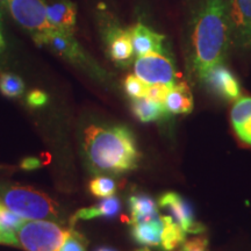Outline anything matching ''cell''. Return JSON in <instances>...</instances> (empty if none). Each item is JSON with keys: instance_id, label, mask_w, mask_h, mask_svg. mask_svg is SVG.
Here are the masks:
<instances>
[{"instance_id": "cell-11", "label": "cell", "mask_w": 251, "mask_h": 251, "mask_svg": "<svg viewBox=\"0 0 251 251\" xmlns=\"http://www.w3.org/2000/svg\"><path fill=\"white\" fill-rule=\"evenodd\" d=\"M230 17L237 43L243 48L251 47V0H233Z\"/></svg>"}, {"instance_id": "cell-26", "label": "cell", "mask_w": 251, "mask_h": 251, "mask_svg": "<svg viewBox=\"0 0 251 251\" xmlns=\"http://www.w3.org/2000/svg\"><path fill=\"white\" fill-rule=\"evenodd\" d=\"M170 89H171V86L162 85V84H157V85H149L146 97L147 98L153 100V101L164 103L165 98H166V96H168Z\"/></svg>"}, {"instance_id": "cell-17", "label": "cell", "mask_w": 251, "mask_h": 251, "mask_svg": "<svg viewBox=\"0 0 251 251\" xmlns=\"http://www.w3.org/2000/svg\"><path fill=\"white\" fill-rule=\"evenodd\" d=\"M131 112L137 120L143 124L157 122L169 114L164 103L153 101V100L143 97V98L133 99L131 101Z\"/></svg>"}, {"instance_id": "cell-29", "label": "cell", "mask_w": 251, "mask_h": 251, "mask_svg": "<svg viewBox=\"0 0 251 251\" xmlns=\"http://www.w3.org/2000/svg\"><path fill=\"white\" fill-rule=\"evenodd\" d=\"M0 244H8V246H19L17 233L7 231L0 228Z\"/></svg>"}, {"instance_id": "cell-9", "label": "cell", "mask_w": 251, "mask_h": 251, "mask_svg": "<svg viewBox=\"0 0 251 251\" xmlns=\"http://www.w3.org/2000/svg\"><path fill=\"white\" fill-rule=\"evenodd\" d=\"M213 92L229 101L237 100L241 96L240 84L233 74L224 64L216 65L202 80Z\"/></svg>"}, {"instance_id": "cell-18", "label": "cell", "mask_w": 251, "mask_h": 251, "mask_svg": "<svg viewBox=\"0 0 251 251\" xmlns=\"http://www.w3.org/2000/svg\"><path fill=\"white\" fill-rule=\"evenodd\" d=\"M131 236L137 243L143 247L161 246L163 222L162 219L149 222L131 224Z\"/></svg>"}, {"instance_id": "cell-15", "label": "cell", "mask_w": 251, "mask_h": 251, "mask_svg": "<svg viewBox=\"0 0 251 251\" xmlns=\"http://www.w3.org/2000/svg\"><path fill=\"white\" fill-rule=\"evenodd\" d=\"M164 106L169 114H188L193 109V97L190 87L184 83L171 86Z\"/></svg>"}, {"instance_id": "cell-20", "label": "cell", "mask_w": 251, "mask_h": 251, "mask_svg": "<svg viewBox=\"0 0 251 251\" xmlns=\"http://www.w3.org/2000/svg\"><path fill=\"white\" fill-rule=\"evenodd\" d=\"M163 222L161 246L165 251H174L185 242L186 231L172 219L171 215L161 216Z\"/></svg>"}, {"instance_id": "cell-27", "label": "cell", "mask_w": 251, "mask_h": 251, "mask_svg": "<svg viewBox=\"0 0 251 251\" xmlns=\"http://www.w3.org/2000/svg\"><path fill=\"white\" fill-rule=\"evenodd\" d=\"M207 248H208L207 238L203 236H197L185 241L181 244L180 251H207Z\"/></svg>"}, {"instance_id": "cell-2", "label": "cell", "mask_w": 251, "mask_h": 251, "mask_svg": "<svg viewBox=\"0 0 251 251\" xmlns=\"http://www.w3.org/2000/svg\"><path fill=\"white\" fill-rule=\"evenodd\" d=\"M84 152L96 174H125L135 170L141 159L134 134L122 125L87 127Z\"/></svg>"}, {"instance_id": "cell-22", "label": "cell", "mask_w": 251, "mask_h": 251, "mask_svg": "<svg viewBox=\"0 0 251 251\" xmlns=\"http://www.w3.org/2000/svg\"><path fill=\"white\" fill-rule=\"evenodd\" d=\"M117 188V181L109 177H105V176L94 178L89 184L90 192L97 198H109L114 196Z\"/></svg>"}, {"instance_id": "cell-3", "label": "cell", "mask_w": 251, "mask_h": 251, "mask_svg": "<svg viewBox=\"0 0 251 251\" xmlns=\"http://www.w3.org/2000/svg\"><path fill=\"white\" fill-rule=\"evenodd\" d=\"M1 203L26 220L58 219V205L49 196L30 186L8 185L0 188Z\"/></svg>"}, {"instance_id": "cell-23", "label": "cell", "mask_w": 251, "mask_h": 251, "mask_svg": "<svg viewBox=\"0 0 251 251\" xmlns=\"http://www.w3.org/2000/svg\"><path fill=\"white\" fill-rule=\"evenodd\" d=\"M26 222V219L15 214L11 209H8L4 203L0 202V228L7 231L17 233L19 228Z\"/></svg>"}, {"instance_id": "cell-16", "label": "cell", "mask_w": 251, "mask_h": 251, "mask_svg": "<svg viewBox=\"0 0 251 251\" xmlns=\"http://www.w3.org/2000/svg\"><path fill=\"white\" fill-rule=\"evenodd\" d=\"M129 208L131 224L149 222L161 218L157 211V203L146 194L131 196L129 198Z\"/></svg>"}, {"instance_id": "cell-13", "label": "cell", "mask_w": 251, "mask_h": 251, "mask_svg": "<svg viewBox=\"0 0 251 251\" xmlns=\"http://www.w3.org/2000/svg\"><path fill=\"white\" fill-rule=\"evenodd\" d=\"M234 131L243 143L251 146V98H238L230 111Z\"/></svg>"}, {"instance_id": "cell-21", "label": "cell", "mask_w": 251, "mask_h": 251, "mask_svg": "<svg viewBox=\"0 0 251 251\" xmlns=\"http://www.w3.org/2000/svg\"><path fill=\"white\" fill-rule=\"evenodd\" d=\"M0 92L8 98H18L25 92V83L13 74L0 75Z\"/></svg>"}, {"instance_id": "cell-28", "label": "cell", "mask_w": 251, "mask_h": 251, "mask_svg": "<svg viewBox=\"0 0 251 251\" xmlns=\"http://www.w3.org/2000/svg\"><path fill=\"white\" fill-rule=\"evenodd\" d=\"M26 101L29 107L39 108L46 105L48 101V96L40 90H33L27 94Z\"/></svg>"}, {"instance_id": "cell-8", "label": "cell", "mask_w": 251, "mask_h": 251, "mask_svg": "<svg viewBox=\"0 0 251 251\" xmlns=\"http://www.w3.org/2000/svg\"><path fill=\"white\" fill-rule=\"evenodd\" d=\"M158 205L162 208L170 212L172 219L190 234H201L205 231V227L194 219L192 207L180 194L175 192H166L162 194L158 199Z\"/></svg>"}, {"instance_id": "cell-31", "label": "cell", "mask_w": 251, "mask_h": 251, "mask_svg": "<svg viewBox=\"0 0 251 251\" xmlns=\"http://www.w3.org/2000/svg\"><path fill=\"white\" fill-rule=\"evenodd\" d=\"M5 47H6V45H5L4 36H2L1 30H0V54H1V52L4 51V50H5Z\"/></svg>"}, {"instance_id": "cell-5", "label": "cell", "mask_w": 251, "mask_h": 251, "mask_svg": "<svg viewBox=\"0 0 251 251\" xmlns=\"http://www.w3.org/2000/svg\"><path fill=\"white\" fill-rule=\"evenodd\" d=\"M135 75L148 85L174 86L177 84V72L174 62L164 54L152 52L139 56L134 63Z\"/></svg>"}, {"instance_id": "cell-30", "label": "cell", "mask_w": 251, "mask_h": 251, "mask_svg": "<svg viewBox=\"0 0 251 251\" xmlns=\"http://www.w3.org/2000/svg\"><path fill=\"white\" fill-rule=\"evenodd\" d=\"M40 166V159L35 158V157H28L25 158L23 163H21V168L24 170H35Z\"/></svg>"}, {"instance_id": "cell-25", "label": "cell", "mask_w": 251, "mask_h": 251, "mask_svg": "<svg viewBox=\"0 0 251 251\" xmlns=\"http://www.w3.org/2000/svg\"><path fill=\"white\" fill-rule=\"evenodd\" d=\"M59 251H86V241L84 236L75 230H70V234L64 241Z\"/></svg>"}, {"instance_id": "cell-7", "label": "cell", "mask_w": 251, "mask_h": 251, "mask_svg": "<svg viewBox=\"0 0 251 251\" xmlns=\"http://www.w3.org/2000/svg\"><path fill=\"white\" fill-rule=\"evenodd\" d=\"M35 39L37 45H46L51 48L68 61L76 64H87L89 59L85 56V52L74 39L71 31L51 29L47 33L39 35Z\"/></svg>"}, {"instance_id": "cell-24", "label": "cell", "mask_w": 251, "mask_h": 251, "mask_svg": "<svg viewBox=\"0 0 251 251\" xmlns=\"http://www.w3.org/2000/svg\"><path fill=\"white\" fill-rule=\"evenodd\" d=\"M125 90L131 99H139L146 97L148 91V84H146L142 79H140L136 75H129L125 79Z\"/></svg>"}, {"instance_id": "cell-19", "label": "cell", "mask_w": 251, "mask_h": 251, "mask_svg": "<svg viewBox=\"0 0 251 251\" xmlns=\"http://www.w3.org/2000/svg\"><path fill=\"white\" fill-rule=\"evenodd\" d=\"M120 201L117 197L112 196L105 198L97 205L79 209L76 214L72 216L71 224L77 220H92L97 218H113L120 211Z\"/></svg>"}, {"instance_id": "cell-14", "label": "cell", "mask_w": 251, "mask_h": 251, "mask_svg": "<svg viewBox=\"0 0 251 251\" xmlns=\"http://www.w3.org/2000/svg\"><path fill=\"white\" fill-rule=\"evenodd\" d=\"M108 52L119 65H128L134 56L133 43L128 30L115 29L108 36Z\"/></svg>"}, {"instance_id": "cell-1", "label": "cell", "mask_w": 251, "mask_h": 251, "mask_svg": "<svg viewBox=\"0 0 251 251\" xmlns=\"http://www.w3.org/2000/svg\"><path fill=\"white\" fill-rule=\"evenodd\" d=\"M229 19L225 0H206L198 12L191 36L190 69L199 81L224 63L229 43Z\"/></svg>"}, {"instance_id": "cell-12", "label": "cell", "mask_w": 251, "mask_h": 251, "mask_svg": "<svg viewBox=\"0 0 251 251\" xmlns=\"http://www.w3.org/2000/svg\"><path fill=\"white\" fill-rule=\"evenodd\" d=\"M47 18L54 29L71 31L76 25V7L69 0H57L46 5Z\"/></svg>"}, {"instance_id": "cell-32", "label": "cell", "mask_w": 251, "mask_h": 251, "mask_svg": "<svg viewBox=\"0 0 251 251\" xmlns=\"http://www.w3.org/2000/svg\"><path fill=\"white\" fill-rule=\"evenodd\" d=\"M97 251H117V250L112 249V248H107V247H101V248H99V249H97Z\"/></svg>"}, {"instance_id": "cell-6", "label": "cell", "mask_w": 251, "mask_h": 251, "mask_svg": "<svg viewBox=\"0 0 251 251\" xmlns=\"http://www.w3.org/2000/svg\"><path fill=\"white\" fill-rule=\"evenodd\" d=\"M7 4L15 21L34 33V37L54 29L47 18L42 0H7Z\"/></svg>"}, {"instance_id": "cell-4", "label": "cell", "mask_w": 251, "mask_h": 251, "mask_svg": "<svg viewBox=\"0 0 251 251\" xmlns=\"http://www.w3.org/2000/svg\"><path fill=\"white\" fill-rule=\"evenodd\" d=\"M70 230L49 220H26L17 238L19 247L26 251H59Z\"/></svg>"}, {"instance_id": "cell-10", "label": "cell", "mask_w": 251, "mask_h": 251, "mask_svg": "<svg viewBox=\"0 0 251 251\" xmlns=\"http://www.w3.org/2000/svg\"><path fill=\"white\" fill-rule=\"evenodd\" d=\"M129 31V35L133 43L134 54L139 56H144L152 52L164 54V40L165 37L161 34L156 33L142 24H136Z\"/></svg>"}]
</instances>
